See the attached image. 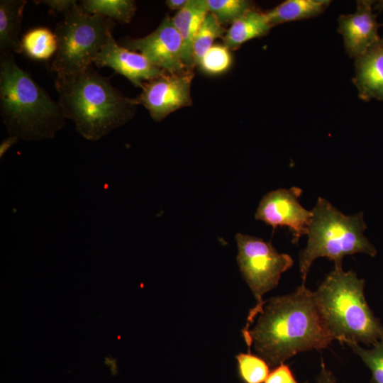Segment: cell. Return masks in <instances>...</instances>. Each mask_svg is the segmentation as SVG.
Masks as SVG:
<instances>
[{
	"instance_id": "cell-2",
	"label": "cell",
	"mask_w": 383,
	"mask_h": 383,
	"mask_svg": "<svg viewBox=\"0 0 383 383\" xmlns=\"http://www.w3.org/2000/svg\"><path fill=\"white\" fill-rule=\"evenodd\" d=\"M55 87L65 118L89 140H97L134 115L133 99L124 96L110 79L93 71L56 76Z\"/></svg>"
},
{
	"instance_id": "cell-27",
	"label": "cell",
	"mask_w": 383,
	"mask_h": 383,
	"mask_svg": "<svg viewBox=\"0 0 383 383\" xmlns=\"http://www.w3.org/2000/svg\"><path fill=\"white\" fill-rule=\"evenodd\" d=\"M321 372L318 377L317 382L318 383H336L335 378L332 372L328 370L323 362L321 361Z\"/></svg>"
},
{
	"instance_id": "cell-8",
	"label": "cell",
	"mask_w": 383,
	"mask_h": 383,
	"mask_svg": "<svg viewBox=\"0 0 383 383\" xmlns=\"http://www.w3.org/2000/svg\"><path fill=\"white\" fill-rule=\"evenodd\" d=\"M119 45L139 52L165 72L179 74L192 70L184 64L181 36L168 16H165L158 27L148 35L124 38Z\"/></svg>"
},
{
	"instance_id": "cell-30",
	"label": "cell",
	"mask_w": 383,
	"mask_h": 383,
	"mask_svg": "<svg viewBox=\"0 0 383 383\" xmlns=\"http://www.w3.org/2000/svg\"><path fill=\"white\" fill-rule=\"evenodd\" d=\"M375 9L383 11V1H379L376 4ZM383 25V24H382Z\"/></svg>"
},
{
	"instance_id": "cell-21",
	"label": "cell",
	"mask_w": 383,
	"mask_h": 383,
	"mask_svg": "<svg viewBox=\"0 0 383 383\" xmlns=\"http://www.w3.org/2000/svg\"><path fill=\"white\" fill-rule=\"evenodd\" d=\"M239 374L245 383H263L270 374L269 365L259 356L248 353L236 355Z\"/></svg>"
},
{
	"instance_id": "cell-23",
	"label": "cell",
	"mask_w": 383,
	"mask_h": 383,
	"mask_svg": "<svg viewBox=\"0 0 383 383\" xmlns=\"http://www.w3.org/2000/svg\"><path fill=\"white\" fill-rule=\"evenodd\" d=\"M233 62L230 49L224 44H214L197 65L205 73L216 75L226 72Z\"/></svg>"
},
{
	"instance_id": "cell-5",
	"label": "cell",
	"mask_w": 383,
	"mask_h": 383,
	"mask_svg": "<svg viewBox=\"0 0 383 383\" xmlns=\"http://www.w3.org/2000/svg\"><path fill=\"white\" fill-rule=\"evenodd\" d=\"M313 216L306 248L299 254L302 284L318 257H326L341 266L345 256L365 253L377 255L376 248L364 234L367 225L364 213L345 215L326 199L319 197L311 210Z\"/></svg>"
},
{
	"instance_id": "cell-15",
	"label": "cell",
	"mask_w": 383,
	"mask_h": 383,
	"mask_svg": "<svg viewBox=\"0 0 383 383\" xmlns=\"http://www.w3.org/2000/svg\"><path fill=\"white\" fill-rule=\"evenodd\" d=\"M26 0L0 1V52H23L19 34Z\"/></svg>"
},
{
	"instance_id": "cell-26",
	"label": "cell",
	"mask_w": 383,
	"mask_h": 383,
	"mask_svg": "<svg viewBox=\"0 0 383 383\" xmlns=\"http://www.w3.org/2000/svg\"><path fill=\"white\" fill-rule=\"evenodd\" d=\"M35 2L45 4L50 9L57 12H62L64 14L77 4L75 0H43L35 1Z\"/></svg>"
},
{
	"instance_id": "cell-1",
	"label": "cell",
	"mask_w": 383,
	"mask_h": 383,
	"mask_svg": "<svg viewBox=\"0 0 383 383\" xmlns=\"http://www.w3.org/2000/svg\"><path fill=\"white\" fill-rule=\"evenodd\" d=\"M248 352L275 367L297 353L322 350L334 340L314 292L301 284L294 292L264 301L255 326L243 335Z\"/></svg>"
},
{
	"instance_id": "cell-17",
	"label": "cell",
	"mask_w": 383,
	"mask_h": 383,
	"mask_svg": "<svg viewBox=\"0 0 383 383\" xmlns=\"http://www.w3.org/2000/svg\"><path fill=\"white\" fill-rule=\"evenodd\" d=\"M330 0H287L265 12L270 25L312 18L323 13Z\"/></svg>"
},
{
	"instance_id": "cell-13",
	"label": "cell",
	"mask_w": 383,
	"mask_h": 383,
	"mask_svg": "<svg viewBox=\"0 0 383 383\" xmlns=\"http://www.w3.org/2000/svg\"><path fill=\"white\" fill-rule=\"evenodd\" d=\"M355 69L353 81L359 98L383 101V37L355 58Z\"/></svg>"
},
{
	"instance_id": "cell-24",
	"label": "cell",
	"mask_w": 383,
	"mask_h": 383,
	"mask_svg": "<svg viewBox=\"0 0 383 383\" xmlns=\"http://www.w3.org/2000/svg\"><path fill=\"white\" fill-rule=\"evenodd\" d=\"M370 370V383H383V340L373 344L372 349H365L357 343H346Z\"/></svg>"
},
{
	"instance_id": "cell-29",
	"label": "cell",
	"mask_w": 383,
	"mask_h": 383,
	"mask_svg": "<svg viewBox=\"0 0 383 383\" xmlns=\"http://www.w3.org/2000/svg\"><path fill=\"white\" fill-rule=\"evenodd\" d=\"M189 0H167L166 5L172 10L179 11L187 4Z\"/></svg>"
},
{
	"instance_id": "cell-25",
	"label": "cell",
	"mask_w": 383,
	"mask_h": 383,
	"mask_svg": "<svg viewBox=\"0 0 383 383\" xmlns=\"http://www.w3.org/2000/svg\"><path fill=\"white\" fill-rule=\"evenodd\" d=\"M264 383H299L287 365L284 363L274 367Z\"/></svg>"
},
{
	"instance_id": "cell-9",
	"label": "cell",
	"mask_w": 383,
	"mask_h": 383,
	"mask_svg": "<svg viewBox=\"0 0 383 383\" xmlns=\"http://www.w3.org/2000/svg\"><path fill=\"white\" fill-rule=\"evenodd\" d=\"M193 77L192 70L179 74L165 72L145 82L133 101L136 105H143L153 120L160 121L176 110L192 105Z\"/></svg>"
},
{
	"instance_id": "cell-16",
	"label": "cell",
	"mask_w": 383,
	"mask_h": 383,
	"mask_svg": "<svg viewBox=\"0 0 383 383\" xmlns=\"http://www.w3.org/2000/svg\"><path fill=\"white\" fill-rule=\"evenodd\" d=\"M272 27L265 13L251 8L231 23L223 37L224 45L238 49L247 41L266 35Z\"/></svg>"
},
{
	"instance_id": "cell-20",
	"label": "cell",
	"mask_w": 383,
	"mask_h": 383,
	"mask_svg": "<svg viewBox=\"0 0 383 383\" xmlns=\"http://www.w3.org/2000/svg\"><path fill=\"white\" fill-rule=\"evenodd\" d=\"M223 25L209 13L199 30L193 43V62L197 65L205 53L214 45L216 38L223 37Z\"/></svg>"
},
{
	"instance_id": "cell-11",
	"label": "cell",
	"mask_w": 383,
	"mask_h": 383,
	"mask_svg": "<svg viewBox=\"0 0 383 383\" xmlns=\"http://www.w3.org/2000/svg\"><path fill=\"white\" fill-rule=\"evenodd\" d=\"M94 64L98 67H108L126 77L136 87L156 78L165 72L153 65L140 52L128 50L116 43L109 35Z\"/></svg>"
},
{
	"instance_id": "cell-4",
	"label": "cell",
	"mask_w": 383,
	"mask_h": 383,
	"mask_svg": "<svg viewBox=\"0 0 383 383\" xmlns=\"http://www.w3.org/2000/svg\"><path fill=\"white\" fill-rule=\"evenodd\" d=\"M365 280L341 266L334 269L314 292L320 312L334 340L373 345L383 340V326L364 295Z\"/></svg>"
},
{
	"instance_id": "cell-14",
	"label": "cell",
	"mask_w": 383,
	"mask_h": 383,
	"mask_svg": "<svg viewBox=\"0 0 383 383\" xmlns=\"http://www.w3.org/2000/svg\"><path fill=\"white\" fill-rule=\"evenodd\" d=\"M209 13L206 0H189L185 7L171 18L181 36L184 62L189 70L194 66L192 54L195 37Z\"/></svg>"
},
{
	"instance_id": "cell-6",
	"label": "cell",
	"mask_w": 383,
	"mask_h": 383,
	"mask_svg": "<svg viewBox=\"0 0 383 383\" xmlns=\"http://www.w3.org/2000/svg\"><path fill=\"white\" fill-rule=\"evenodd\" d=\"M115 25L113 21L88 13L79 4L75 5L55 27L57 49L52 71L63 76L89 69Z\"/></svg>"
},
{
	"instance_id": "cell-7",
	"label": "cell",
	"mask_w": 383,
	"mask_h": 383,
	"mask_svg": "<svg viewBox=\"0 0 383 383\" xmlns=\"http://www.w3.org/2000/svg\"><path fill=\"white\" fill-rule=\"evenodd\" d=\"M235 240L240 271L257 301L249 312L243 335L262 310V296L278 285L282 274L292 267L294 262L289 255L278 252L270 242L262 238L238 233Z\"/></svg>"
},
{
	"instance_id": "cell-28",
	"label": "cell",
	"mask_w": 383,
	"mask_h": 383,
	"mask_svg": "<svg viewBox=\"0 0 383 383\" xmlns=\"http://www.w3.org/2000/svg\"><path fill=\"white\" fill-rule=\"evenodd\" d=\"M18 140V138L14 135H9V137L3 140L0 144V158H1L13 145L16 144Z\"/></svg>"
},
{
	"instance_id": "cell-3",
	"label": "cell",
	"mask_w": 383,
	"mask_h": 383,
	"mask_svg": "<svg viewBox=\"0 0 383 383\" xmlns=\"http://www.w3.org/2000/svg\"><path fill=\"white\" fill-rule=\"evenodd\" d=\"M0 114L10 135L26 141L52 138L65 124L54 101L13 54H0Z\"/></svg>"
},
{
	"instance_id": "cell-10",
	"label": "cell",
	"mask_w": 383,
	"mask_h": 383,
	"mask_svg": "<svg viewBox=\"0 0 383 383\" xmlns=\"http://www.w3.org/2000/svg\"><path fill=\"white\" fill-rule=\"evenodd\" d=\"M302 190L296 187L278 189L266 194L260 200L255 218L271 226L287 227L292 233V243L307 235L312 219V211L306 209L299 201Z\"/></svg>"
},
{
	"instance_id": "cell-18",
	"label": "cell",
	"mask_w": 383,
	"mask_h": 383,
	"mask_svg": "<svg viewBox=\"0 0 383 383\" xmlns=\"http://www.w3.org/2000/svg\"><path fill=\"white\" fill-rule=\"evenodd\" d=\"M21 47L29 57L37 60H47L57 49L55 33L44 27L35 28L28 31L21 39Z\"/></svg>"
},
{
	"instance_id": "cell-22",
	"label": "cell",
	"mask_w": 383,
	"mask_h": 383,
	"mask_svg": "<svg viewBox=\"0 0 383 383\" xmlns=\"http://www.w3.org/2000/svg\"><path fill=\"white\" fill-rule=\"evenodd\" d=\"M209 11L222 24L232 23L252 8L245 0H206Z\"/></svg>"
},
{
	"instance_id": "cell-19",
	"label": "cell",
	"mask_w": 383,
	"mask_h": 383,
	"mask_svg": "<svg viewBox=\"0 0 383 383\" xmlns=\"http://www.w3.org/2000/svg\"><path fill=\"white\" fill-rule=\"evenodd\" d=\"M79 6L88 13L100 15L121 23H129L136 6L131 0H83Z\"/></svg>"
},
{
	"instance_id": "cell-12",
	"label": "cell",
	"mask_w": 383,
	"mask_h": 383,
	"mask_svg": "<svg viewBox=\"0 0 383 383\" xmlns=\"http://www.w3.org/2000/svg\"><path fill=\"white\" fill-rule=\"evenodd\" d=\"M374 4L372 0H358L354 13L341 14L338 18V31L343 36L345 50L350 57H359L380 38V24L373 12Z\"/></svg>"
}]
</instances>
